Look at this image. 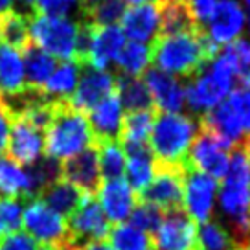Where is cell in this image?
<instances>
[{
	"mask_svg": "<svg viewBox=\"0 0 250 250\" xmlns=\"http://www.w3.org/2000/svg\"><path fill=\"white\" fill-rule=\"evenodd\" d=\"M151 245L153 250H195L197 223H193L180 208L167 211L160 227L153 232Z\"/></svg>",
	"mask_w": 250,
	"mask_h": 250,
	"instance_id": "obj_12",
	"label": "cell"
},
{
	"mask_svg": "<svg viewBox=\"0 0 250 250\" xmlns=\"http://www.w3.org/2000/svg\"><path fill=\"white\" fill-rule=\"evenodd\" d=\"M122 2H125V4H131V6H134V4H144V2H151V0H122Z\"/></svg>",
	"mask_w": 250,
	"mask_h": 250,
	"instance_id": "obj_50",
	"label": "cell"
},
{
	"mask_svg": "<svg viewBox=\"0 0 250 250\" xmlns=\"http://www.w3.org/2000/svg\"><path fill=\"white\" fill-rule=\"evenodd\" d=\"M228 160H230V149L217 136H213L208 129L201 127L191 147L188 151L184 167L204 173L219 180L227 173Z\"/></svg>",
	"mask_w": 250,
	"mask_h": 250,
	"instance_id": "obj_7",
	"label": "cell"
},
{
	"mask_svg": "<svg viewBox=\"0 0 250 250\" xmlns=\"http://www.w3.org/2000/svg\"><path fill=\"white\" fill-rule=\"evenodd\" d=\"M120 30L124 31L125 39L136 41V42H151L158 35L160 30V8L158 0L134 4L125 9L122 17Z\"/></svg>",
	"mask_w": 250,
	"mask_h": 250,
	"instance_id": "obj_17",
	"label": "cell"
},
{
	"mask_svg": "<svg viewBox=\"0 0 250 250\" xmlns=\"http://www.w3.org/2000/svg\"><path fill=\"white\" fill-rule=\"evenodd\" d=\"M234 235L217 221H206L197 228V247L201 250H234Z\"/></svg>",
	"mask_w": 250,
	"mask_h": 250,
	"instance_id": "obj_34",
	"label": "cell"
},
{
	"mask_svg": "<svg viewBox=\"0 0 250 250\" xmlns=\"http://www.w3.org/2000/svg\"><path fill=\"white\" fill-rule=\"evenodd\" d=\"M83 66L76 61H64L59 64V68H55L52 72V76L46 79V83L42 85L41 92L46 98L52 100H68L70 94L74 92V88L78 85L79 79V70Z\"/></svg>",
	"mask_w": 250,
	"mask_h": 250,
	"instance_id": "obj_27",
	"label": "cell"
},
{
	"mask_svg": "<svg viewBox=\"0 0 250 250\" xmlns=\"http://www.w3.org/2000/svg\"><path fill=\"white\" fill-rule=\"evenodd\" d=\"M22 4H26V6H33L35 4V0H21Z\"/></svg>",
	"mask_w": 250,
	"mask_h": 250,
	"instance_id": "obj_52",
	"label": "cell"
},
{
	"mask_svg": "<svg viewBox=\"0 0 250 250\" xmlns=\"http://www.w3.org/2000/svg\"><path fill=\"white\" fill-rule=\"evenodd\" d=\"M227 48L234 57L235 79H239L243 86L250 88V41L235 39L234 42L227 44Z\"/></svg>",
	"mask_w": 250,
	"mask_h": 250,
	"instance_id": "obj_40",
	"label": "cell"
},
{
	"mask_svg": "<svg viewBox=\"0 0 250 250\" xmlns=\"http://www.w3.org/2000/svg\"><path fill=\"white\" fill-rule=\"evenodd\" d=\"M0 197L28 201V177L21 164L11 158H0Z\"/></svg>",
	"mask_w": 250,
	"mask_h": 250,
	"instance_id": "obj_32",
	"label": "cell"
},
{
	"mask_svg": "<svg viewBox=\"0 0 250 250\" xmlns=\"http://www.w3.org/2000/svg\"><path fill=\"white\" fill-rule=\"evenodd\" d=\"M13 112L9 109L6 100L0 98V155L6 151L9 138V131H11V124H13Z\"/></svg>",
	"mask_w": 250,
	"mask_h": 250,
	"instance_id": "obj_43",
	"label": "cell"
},
{
	"mask_svg": "<svg viewBox=\"0 0 250 250\" xmlns=\"http://www.w3.org/2000/svg\"><path fill=\"white\" fill-rule=\"evenodd\" d=\"M158 8H160L158 35L201 30V22L193 15L188 0H158Z\"/></svg>",
	"mask_w": 250,
	"mask_h": 250,
	"instance_id": "obj_22",
	"label": "cell"
},
{
	"mask_svg": "<svg viewBox=\"0 0 250 250\" xmlns=\"http://www.w3.org/2000/svg\"><path fill=\"white\" fill-rule=\"evenodd\" d=\"M243 6H245V19L249 21V26H250V0H243Z\"/></svg>",
	"mask_w": 250,
	"mask_h": 250,
	"instance_id": "obj_48",
	"label": "cell"
},
{
	"mask_svg": "<svg viewBox=\"0 0 250 250\" xmlns=\"http://www.w3.org/2000/svg\"><path fill=\"white\" fill-rule=\"evenodd\" d=\"M21 54L24 55L22 62H24L26 88L39 90L41 92L42 85L46 83V79L55 70V57H52L44 50H41L39 46H35L33 42H30Z\"/></svg>",
	"mask_w": 250,
	"mask_h": 250,
	"instance_id": "obj_24",
	"label": "cell"
},
{
	"mask_svg": "<svg viewBox=\"0 0 250 250\" xmlns=\"http://www.w3.org/2000/svg\"><path fill=\"white\" fill-rule=\"evenodd\" d=\"M227 103L234 112L237 124L241 127L245 138L250 136V88L249 86H241L235 88L228 94Z\"/></svg>",
	"mask_w": 250,
	"mask_h": 250,
	"instance_id": "obj_38",
	"label": "cell"
},
{
	"mask_svg": "<svg viewBox=\"0 0 250 250\" xmlns=\"http://www.w3.org/2000/svg\"><path fill=\"white\" fill-rule=\"evenodd\" d=\"M234 250H250V239H247V241H239L237 245H235Z\"/></svg>",
	"mask_w": 250,
	"mask_h": 250,
	"instance_id": "obj_49",
	"label": "cell"
},
{
	"mask_svg": "<svg viewBox=\"0 0 250 250\" xmlns=\"http://www.w3.org/2000/svg\"><path fill=\"white\" fill-rule=\"evenodd\" d=\"M112 250H153L151 235L138 230L131 223H120L109 232Z\"/></svg>",
	"mask_w": 250,
	"mask_h": 250,
	"instance_id": "obj_35",
	"label": "cell"
},
{
	"mask_svg": "<svg viewBox=\"0 0 250 250\" xmlns=\"http://www.w3.org/2000/svg\"><path fill=\"white\" fill-rule=\"evenodd\" d=\"M2 30H0V41L15 48L19 52H22L24 48L31 42L30 39V22L33 13H22L9 9L6 13H2Z\"/></svg>",
	"mask_w": 250,
	"mask_h": 250,
	"instance_id": "obj_28",
	"label": "cell"
},
{
	"mask_svg": "<svg viewBox=\"0 0 250 250\" xmlns=\"http://www.w3.org/2000/svg\"><path fill=\"white\" fill-rule=\"evenodd\" d=\"M22 225L37 243H46L55 247L68 245V228L66 221L59 213L48 208L41 199L26 201V208L22 210Z\"/></svg>",
	"mask_w": 250,
	"mask_h": 250,
	"instance_id": "obj_8",
	"label": "cell"
},
{
	"mask_svg": "<svg viewBox=\"0 0 250 250\" xmlns=\"http://www.w3.org/2000/svg\"><path fill=\"white\" fill-rule=\"evenodd\" d=\"M149 46L151 62L171 76H195L213 61L219 50L203 30L156 35Z\"/></svg>",
	"mask_w": 250,
	"mask_h": 250,
	"instance_id": "obj_1",
	"label": "cell"
},
{
	"mask_svg": "<svg viewBox=\"0 0 250 250\" xmlns=\"http://www.w3.org/2000/svg\"><path fill=\"white\" fill-rule=\"evenodd\" d=\"M124 44L125 35L120 30V26L90 24V44L86 54V66H92L94 70H107V66L116 59Z\"/></svg>",
	"mask_w": 250,
	"mask_h": 250,
	"instance_id": "obj_20",
	"label": "cell"
},
{
	"mask_svg": "<svg viewBox=\"0 0 250 250\" xmlns=\"http://www.w3.org/2000/svg\"><path fill=\"white\" fill-rule=\"evenodd\" d=\"M164 213L160 208H156L155 204L149 203H140L134 206V210L131 211V225L136 227L138 230L146 232V234H153L156 228L160 227L162 219H164Z\"/></svg>",
	"mask_w": 250,
	"mask_h": 250,
	"instance_id": "obj_39",
	"label": "cell"
},
{
	"mask_svg": "<svg viewBox=\"0 0 250 250\" xmlns=\"http://www.w3.org/2000/svg\"><path fill=\"white\" fill-rule=\"evenodd\" d=\"M68 250H112V247L105 239H102V241H88L81 245H68Z\"/></svg>",
	"mask_w": 250,
	"mask_h": 250,
	"instance_id": "obj_45",
	"label": "cell"
},
{
	"mask_svg": "<svg viewBox=\"0 0 250 250\" xmlns=\"http://www.w3.org/2000/svg\"><path fill=\"white\" fill-rule=\"evenodd\" d=\"M79 22L68 17L55 15H31L30 39L35 46L44 50L52 57L62 61H76V44H78Z\"/></svg>",
	"mask_w": 250,
	"mask_h": 250,
	"instance_id": "obj_6",
	"label": "cell"
},
{
	"mask_svg": "<svg viewBox=\"0 0 250 250\" xmlns=\"http://www.w3.org/2000/svg\"><path fill=\"white\" fill-rule=\"evenodd\" d=\"M155 118L156 116L153 109L133 110V112L124 114L122 131H120V138L118 140L124 146L125 151L136 147H147Z\"/></svg>",
	"mask_w": 250,
	"mask_h": 250,
	"instance_id": "obj_23",
	"label": "cell"
},
{
	"mask_svg": "<svg viewBox=\"0 0 250 250\" xmlns=\"http://www.w3.org/2000/svg\"><path fill=\"white\" fill-rule=\"evenodd\" d=\"M8 155L17 164L30 166L44 151V133L35 129L22 118H13L8 138Z\"/></svg>",
	"mask_w": 250,
	"mask_h": 250,
	"instance_id": "obj_18",
	"label": "cell"
},
{
	"mask_svg": "<svg viewBox=\"0 0 250 250\" xmlns=\"http://www.w3.org/2000/svg\"><path fill=\"white\" fill-rule=\"evenodd\" d=\"M235 66L230 50H225L213 57V61L195 74L189 85L184 88V102L195 112H208L225 102L234 90Z\"/></svg>",
	"mask_w": 250,
	"mask_h": 250,
	"instance_id": "obj_5",
	"label": "cell"
},
{
	"mask_svg": "<svg viewBox=\"0 0 250 250\" xmlns=\"http://www.w3.org/2000/svg\"><path fill=\"white\" fill-rule=\"evenodd\" d=\"M79 8V0H35L33 11L41 15L68 17L72 9Z\"/></svg>",
	"mask_w": 250,
	"mask_h": 250,
	"instance_id": "obj_41",
	"label": "cell"
},
{
	"mask_svg": "<svg viewBox=\"0 0 250 250\" xmlns=\"http://www.w3.org/2000/svg\"><path fill=\"white\" fill-rule=\"evenodd\" d=\"M127 153V162H125V173H127V182L131 184L134 191H144L149 186L156 173V160L151 149L136 147L125 151Z\"/></svg>",
	"mask_w": 250,
	"mask_h": 250,
	"instance_id": "obj_26",
	"label": "cell"
},
{
	"mask_svg": "<svg viewBox=\"0 0 250 250\" xmlns=\"http://www.w3.org/2000/svg\"><path fill=\"white\" fill-rule=\"evenodd\" d=\"M11 4H13V0H0V13H6L11 9Z\"/></svg>",
	"mask_w": 250,
	"mask_h": 250,
	"instance_id": "obj_46",
	"label": "cell"
},
{
	"mask_svg": "<svg viewBox=\"0 0 250 250\" xmlns=\"http://www.w3.org/2000/svg\"><path fill=\"white\" fill-rule=\"evenodd\" d=\"M144 83L151 94L153 107L160 112H180L184 109V86L175 76L158 68H147L144 72Z\"/></svg>",
	"mask_w": 250,
	"mask_h": 250,
	"instance_id": "obj_19",
	"label": "cell"
},
{
	"mask_svg": "<svg viewBox=\"0 0 250 250\" xmlns=\"http://www.w3.org/2000/svg\"><path fill=\"white\" fill-rule=\"evenodd\" d=\"M184 171L186 167L158 166L149 186L140 191L142 203L155 204L162 211L182 208V191H184Z\"/></svg>",
	"mask_w": 250,
	"mask_h": 250,
	"instance_id": "obj_11",
	"label": "cell"
},
{
	"mask_svg": "<svg viewBox=\"0 0 250 250\" xmlns=\"http://www.w3.org/2000/svg\"><path fill=\"white\" fill-rule=\"evenodd\" d=\"M61 179L74 184L83 193H88V195L96 193V189L102 184V173H100L96 142L90 147H86L81 153H78V155L62 160Z\"/></svg>",
	"mask_w": 250,
	"mask_h": 250,
	"instance_id": "obj_14",
	"label": "cell"
},
{
	"mask_svg": "<svg viewBox=\"0 0 250 250\" xmlns=\"http://www.w3.org/2000/svg\"><path fill=\"white\" fill-rule=\"evenodd\" d=\"M96 193H98V204L105 213V217L109 219V223L116 225L125 223L131 211L134 210V206L138 204L136 191L124 177L103 180L96 189Z\"/></svg>",
	"mask_w": 250,
	"mask_h": 250,
	"instance_id": "obj_13",
	"label": "cell"
},
{
	"mask_svg": "<svg viewBox=\"0 0 250 250\" xmlns=\"http://www.w3.org/2000/svg\"><path fill=\"white\" fill-rule=\"evenodd\" d=\"M0 30H2V17H0Z\"/></svg>",
	"mask_w": 250,
	"mask_h": 250,
	"instance_id": "obj_53",
	"label": "cell"
},
{
	"mask_svg": "<svg viewBox=\"0 0 250 250\" xmlns=\"http://www.w3.org/2000/svg\"><path fill=\"white\" fill-rule=\"evenodd\" d=\"M219 189V206L241 241L250 239V158L241 147L230 153L228 169Z\"/></svg>",
	"mask_w": 250,
	"mask_h": 250,
	"instance_id": "obj_2",
	"label": "cell"
},
{
	"mask_svg": "<svg viewBox=\"0 0 250 250\" xmlns=\"http://www.w3.org/2000/svg\"><path fill=\"white\" fill-rule=\"evenodd\" d=\"M114 90H116V78L107 70H94L92 68V70L83 72V76L78 79V85L66 102L70 103L74 109L86 114Z\"/></svg>",
	"mask_w": 250,
	"mask_h": 250,
	"instance_id": "obj_16",
	"label": "cell"
},
{
	"mask_svg": "<svg viewBox=\"0 0 250 250\" xmlns=\"http://www.w3.org/2000/svg\"><path fill=\"white\" fill-rule=\"evenodd\" d=\"M116 94L122 102L127 112L133 110H144L153 109V102H151V94H149L147 86L144 83V79L133 78V76H120L116 79Z\"/></svg>",
	"mask_w": 250,
	"mask_h": 250,
	"instance_id": "obj_29",
	"label": "cell"
},
{
	"mask_svg": "<svg viewBox=\"0 0 250 250\" xmlns=\"http://www.w3.org/2000/svg\"><path fill=\"white\" fill-rule=\"evenodd\" d=\"M245 151H247V155H249V158H250V136L245 140Z\"/></svg>",
	"mask_w": 250,
	"mask_h": 250,
	"instance_id": "obj_51",
	"label": "cell"
},
{
	"mask_svg": "<svg viewBox=\"0 0 250 250\" xmlns=\"http://www.w3.org/2000/svg\"><path fill=\"white\" fill-rule=\"evenodd\" d=\"M68 245L102 241L109 237L110 223L102 211L94 195L85 193L76 210L68 215Z\"/></svg>",
	"mask_w": 250,
	"mask_h": 250,
	"instance_id": "obj_9",
	"label": "cell"
},
{
	"mask_svg": "<svg viewBox=\"0 0 250 250\" xmlns=\"http://www.w3.org/2000/svg\"><path fill=\"white\" fill-rule=\"evenodd\" d=\"M37 247H39V243L31 235L19 232V230L2 237V243H0V250H37Z\"/></svg>",
	"mask_w": 250,
	"mask_h": 250,
	"instance_id": "obj_42",
	"label": "cell"
},
{
	"mask_svg": "<svg viewBox=\"0 0 250 250\" xmlns=\"http://www.w3.org/2000/svg\"><path fill=\"white\" fill-rule=\"evenodd\" d=\"M88 122L92 127V133L96 142L98 140H118L124 122V107L118 98L116 90L109 94L105 100L98 103L88 112Z\"/></svg>",
	"mask_w": 250,
	"mask_h": 250,
	"instance_id": "obj_21",
	"label": "cell"
},
{
	"mask_svg": "<svg viewBox=\"0 0 250 250\" xmlns=\"http://www.w3.org/2000/svg\"><path fill=\"white\" fill-rule=\"evenodd\" d=\"M114 61H116L122 76L140 78L151 64V46L146 42H136V41L127 42L125 41V44L122 46Z\"/></svg>",
	"mask_w": 250,
	"mask_h": 250,
	"instance_id": "obj_30",
	"label": "cell"
},
{
	"mask_svg": "<svg viewBox=\"0 0 250 250\" xmlns=\"http://www.w3.org/2000/svg\"><path fill=\"white\" fill-rule=\"evenodd\" d=\"M83 195L85 193L81 189H78L74 184L66 182L64 179H59L52 182L48 188H44L37 199H41L50 210L59 213L61 217H68L79 206Z\"/></svg>",
	"mask_w": 250,
	"mask_h": 250,
	"instance_id": "obj_25",
	"label": "cell"
},
{
	"mask_svg": "<svg viewBox=\"0 0 250 250\" xmlns=\"http://www.w3.org/2000/svg\"><path fill=\"white\" fill-rule=\"evenodd\" d=\"M22 227V204L19 199L0 197V239Z\"/></svg>",
	"mask_w": 250,
	"mask_h": 250,
	"instance_id": "obj_37",
	"label": "cell"
},
{
	"mask_svg": "<svg viewBox=\"0 0 250 250\" xmlns=\"http://www.w3.org/2000/svg\"><path fill=\"white\" fill-rule=\"evenodd\" d=\"M24 171L28 177V197L35 199V197H39V193L44 188L61 179V162L52 156H46V158L41 156L35 162H31L28 169H24Z\"/></svg>",
	"mask_w": 250,
	"mask_h": 250,
	"instance_id": "obj_31",
	"label": "cell"
},
{
	"mask_svg": "<svg viewBox=\"0 0 250 250\" xmlns=\"http://www.w3.org/2000/svg\"><path fill=\"white\" fill-rule=\"evenodd\" d=\"M44 133V149L48 156L59 162L78 155L96 142L86 114L74 109L66 100H57L54 118Z\"/></svg>",
	"mask_w": 250,
	"mask_h": 250,
	"instance_id": "obj_3",
	"label": "cell"
},
{
	"mask_svg": "<svg viewBox=\"0 0 250 250\" xmlns=\"http://www.w3.org/2000/svg\"><path fill=\"white\" fill-rule=\"evenodd\" d=\"M215 203H217V180L204 173L186 169L182 206L186 210L188 217L197 225L210 221Z\"/></svg>",
	"mask_w": 250,
	"mask_h": 250,
	"instance_id": "obj_10",
	"label": "cell"
},
{
	"mask_svg": "<svg viewBox=\"0 0 250 250\" xmlns=\"http://www.w3.org/2000/svg\"><path fill=\"white\" fill-rule=\"evenodd\" d=\"M127 4L122 0H100L90 8L81 9L83 22L96 26H116L124 17Z\"/></svg>",
	"mask_w": 250,
	"mask_h": 250,
	"instance_id": "obj_36",
	"label": "cell"
},
{
	"mask_svg": "<svg viewBox=\"0 0 250 250\" xmlns=\"http://www.w3.org/2000/svg\"><path fill=\"white\" fill-rule=\"evenodd\" d=\"M215 2L217 0H188V4H189V8H191V11H193V15L197 17L199 22H203L210 17Z\"/></svg>",
	"mask_w": 250,
	"mask_h": 250,
	"instance_id": "obj_44",
	"label": "cell"
},
{
	"mask_svg": "<svg viewBox=\"0 0 250 250\" xmlns=\"http://www.w3.org/2000/svg\"><path fill=\"white\" fill-rule=\"evenodd\" d=\"M98 162H100V173L105 180L122 177L125 173V162L127 153L120 140H98Z\"/></svg>",
	"mask_w": 250,
	"mask_h": 250,
	"instance_id": "obj_33",
	"label": "cell"
},
{
	"mask_svg": "<svg viewBox=\"0 0 250 250\" xmlns=\"http://www.w3.org/2000/svg\"><path fill=\"white\" fill-rule=\"evenodd\" d=\"M199 133V125L186 114L162 112L155 118L149 136V149L158 166L184 167L188 151Z\"/></svg>",
	"mask_w": 250,
	"mask_h": 250,
	"instance_id": "obj_4",
	"label": "cell"
},
{
	"mask_svg": "<svg viewBox=\"0 0 250 250\" xmlns=\"http://www.w3.org/2000/svg\"><path fill=\"white\" fill-rule=\"evenodd\" d=\"M245 21V11L237 0H217L210 17L206 19L210 31L208 37L219 46H227L241 35Z\"/></svg>",
	"mask_w": 250,
	"mask_h": 250,
	"instance_id": "obj_15",
	"label": "cell"
},
{
	"mask_svg": "<svg viewBox=\"0 0 250 250\" xmlns=\"http://www.w3.org/2000/svg\"><path fill=\"white\" fill-rule=\"evenodd\" d=\"M100 0H79V9H86L94 6V4H98Z\"/></svg>",
	"mask_w": 250,
	"mask_h": 250,
	"instance_id": "obj_47",
	"label": "cell"
}]
</instances>
